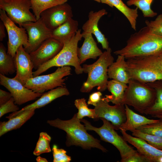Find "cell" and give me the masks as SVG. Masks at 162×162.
<instances>
[{"instance_id":"1","label":"cell","mask_w":162,"mask_h":162,"mask_svg":"<svg viewBox=\"0 0 162 162\" xmlns=\"http://www.w3.org/2000/svg\"><path fill=\"white\" fill-rule=\"evenodd\" d=\"M162 51V35L152 33L146 26L131 34L125 46L114 53L128 59L153 55Z\"/></svg>"},{"instance_id":"2","label":"cell","mask_w":162,"mask_h":162,"mask_svg":"<svg viewBox=\"0 0 162 162\" xmlns=\"http://www.w3.org/2000/svg\"><path fill=\"white\" fill-rule=\"evenodd\" d=\"M77 114L70 119L63 120L58 118L48 120L47 123L50 125L64 130L66 133V145L67 147L75 146L83 149L96 148L104 152L107 150L100 143V141L88 134L84 125L80 123Z\"/></svg>"},{"instance_id":"3","label":"cell","mask_w":162,"mask_h":162,"mask_svg":"<svg viewBox=\"0 0 162 162\" xmlns=\"http://www.w3.org/2000/svg\"><path fill=\"white\" fill-rule=\"evenodd\" d=\"M111 52V49L109 47L103 52L95 62L83 65V72L87 74L88 76L86 81L83 83L80 88L81 92H89L96 86L97 90L101 92L106 90L108 78V68L114 60Z\"/></svg>"},{"instance_id":"4","label":"cell","mask_w":162,"mask_h":162,"mask_svg":"<svg viewBox=\"0 0 162 162\" xmlns=\"http://www.w3.org/2000/svg\"><path fill=\"white\" fill-rule=\"evenodd\" d=\"M82 37L81 31L78 29L69 41L64 44L62 49L55 57L33 72V77L39 75L53 67L72 66L75 68L76 74H82L83 68L80 65L77 52L78 44Z\"/></svg>"},{"instance_id":"5","label":"cell","mask_w":162,"mask_h":162,"mask_svg":"<svg viewBox=\"0 0 162 162\" xmlns=\"http://www.w3.org/2000/svg\"><path fill=\"white\" fill-rule=\"evenodd\" d=\"M156 97L155 90L147 83L130 79L122 104L132 106L138 112L143 114L154 104Z\"/></svg>"},{"instance_id":"6","label":"cell","mask_w":162,"mask_h":162,"mask_svg":"<svg viewBox=\"0 0 162 162\" xmlns=\"http://www.w3.org/2000/svg\"><path fill=\"white\" fill-rule=\"evenodd\" d=\"M127 59L126 69L130 79L145 83L162 80V70L154 65L152 55Z\"/></svg>"},{"instance_id":"7","label":"cell","mask_w":162,"mask_h":162,"mask_svg":"<svg viewBox=\"0 0 162 162\" xmlns=\"http://www.w3.org/2000/svg\"><path fill=\"white\" fill-rule=\"evenodd\" d=\"M103 122L100 127L97 128L92 126L87 120L80 119L83 122L87 130H93L100 136V139L105 142L110 143L115 146L118 150L121 159L128 156L135 151L128 145L123 136L119 135L109 121L103 118H100Z\"/></svg>"},{"instance_id":"8","label":"cell","mask_w":162,"mask_h":162,"mask_svg":"<svg viewBox=\"0 0 162 162\" xmlns=\"http://www.w3.org/2000/svg\"><path fill=\"white\" fill-rule=\"evenodd\" d=\"M71 70L69 66L58 67L52 73L38 75L28 80L24 86L35 92L40 93L58 87H65L66 78L64 77L70 75Z\"/></svg>"},{"instance_id":"9","label":"cell","mask_w":162,"mask_h":162,"mask_svg":"<svg viewBox=\"0 0 162 162\" xmlns=\"http://www.w3.org/2000/svg\"><path fill=\"white\" fill-rule=\"evenodd\" d=\"M30 0H0V9L4 10L10 19L22 27L27 22H36L35 16L30 11Z\"/></svg>"},{"instance_id":"10","label":"cell","mask_w":162,"mask_h":162,"mask_svg":"<svg viewBox=\"0 0 162 162\" xmlns=\"http://www.w3.org/2000/svg\"><path fill=\"white\" fill-rule=\"evenodd\" d=\"M0 18L4 23L8 35L7 53L14 58L18 47L22 45L24 49L28 46V35L25 28L18 27L6 14L5 11L0 9Z\"/></svg>"},{"instance_id":"11","label":"cell","mask_w":162,"mask_h":162,"mask_svg":"<svg viewBox=\"0 0 162 162\" xmlns=\"http://www.w3.org/2000/svg\"><path fill=\"white\" fill-rule=\"evenodd\" d=\"M102 98L94 109L97 118H103L111 122L116 130H120L126 120L124 105H110Z\"/></svg>"},{"instance_id":"12","label":"cell","mask_w":162,"mask_h":162,"mask_svg":"<svg viewBox=\"0 0 162 162\" xmlns=\"http://www.w3.org/2000/svg\"><path fill=\"white\" fill-rule=\"evenodd\" d=\"M27 31L28 46L24 49L29 53L36 50L46 40L51 37L52 30L48 28L40 17L36 21L27 22L22 24Z\"/></svg>"},{"instance_id":"13","label":"cell","mask_w":162,"mask_h":162,"mask_svg":"<svg viewBox=\"0 0 162 162\" xmlns=\"http://www.w3.org/2000/svg\"><path fill=\"white\" fill-rule=\"evenodd\" d=\"M0 85L11 93L15 104L21 105L40 98L43 93H38L25 87L20 82L14 78H9L0 74Z\"/></svg>"},{"instance_id":"14","label":"cell","mask_w":162,"mask_h":162,"mask_svg":"<svg viewBox=\"0 0 162 162\" xmlns=\"http://www.w3.org/2000/svg\"><path fill=\"white\" fill-rule=\"evenodd\" d=\"M63 46L64 43L52 37L45 41L36 50L29 53L34 68L37 70L41 65L53 58Z\"/></svg>"},{"instance_id":"15","label":"cell","mask_w":162,"mask_h":162,"mask_svg":"<svg viewBox=\"0 0 162 162\" xmlns=\"http://www.w3.org/2000/svg\"><path fill=\"white\" fill-rule=\"evenodd\" d=\"M73 16L72 8L67 2L49 8L40 15L46 26L52 30Z\"/></svg>"},{"instance_id":"16","label":"cell","mask_w":162,"mask_h":162,"mask_svg":"<svg viewBox=\"0 0 162 162\" xmlns=\"http://www.w3.org/2000/svg\"><path fill=\"white\" fill-rule=\"evenodd\" d=\"M14 59L16 74L13 78L24 86L28 80L33 77V64L29 54L25 51L22 45L17 49Z\"/></svg>"},{"instance_id":"17","label":"cell","mask_w":162,"mask_h":162,"mask_svg":"<svg viewBox=\"0 0 162 162\" xmlns=\"http://www.w3.org/2000/svg\"><path fill=\"white\" fill-rule=\"evenodd\" d=\"M120 130L124 139L135 147L139 152L148 158L151 162H158L162 157V150L151 146L142 138L132 136L124 130Z\"/></svg>"},{"instance_id":"18","label":"cell","mask_w":162,"mask_h":162,"mask_svg":"<svg viewBox=\"0 0 162 162\" xmlns=\"http://www.w3.org/2000/svg\"><path fill=\"white\" fill-rule=\"evenodd\" d=\"M107 12L104 9L94 12L90 11L88 15V20L82 26L83 32L90 33L95 36L98 43H100L104 49L109 48L107 39L101 32L98 27V22L103 16L106 15Z\"/></svg>"},{"instance_id":"19","label":"cell","mask_w":162,"mask_h":162,"mask_svg":"<svg viewBox=\"0 0 162 162\" xmlns=\"http://www.w3.org/2000/svg\"><path fill=\"white\" fill-rule=\"evenodd\" d=\"M70 92L65 87H58L51 90L43 95L33 103L28 105L15 112H12L6 117L8 119L17 116L23 112L28 110L38 109L44 107L55 99L64 95H68Z\"/></svg>"},{"instance_id":"20","label":"cell","mask_w":162,"mask_h":162,"mask_svg":"<svg viewBox=\"0 0 162 162\" xmlns=\"http://www.w3.org/2000/svg\"><path fill=\"white\" fill-rule=\"evenodd\" d=\"M82 37L84 38L83 44L80 48L78 47L77 55L80 64L87 59H96L103 53L97 46V44L90 33H82Z\"/></svg>"},{"instance_id":"21","label":"cell","mask_w":162,"mask_h":162,"mask_svg":"<svg viewBox=\"0 0 162 162\" xmlns=\"http://www.w3.org/2000/svg\"><path fill=\"white\" fill-rule=\"evenodd\" d=\"M126 120L122 125L120 129L132 131L137 129L140 127L145 124L158 122V120L148 119L146 117L136 113L129 108L127 105H124Z\"/></svg>"},{"instance_id":"22","label":"cell","mask_w":162,"mask_h":162,"mask_svg":"<svg viewBox=\"0 0 162 162\" xmlns=\"http://www.w3.org/2000/svg\"><path fill=\"white\" fill-rule=\"evenodd\" d=\"M78 23L70 18L67 21L52 30L51 37L64 43L68 42L78 30Z\"/></svg>"},{"instance_id":"23","label":"cell","mask_w":162,"mask_h":162,"mask_svg":"<svg viewBox=\"0 0 162 162\" xmlns=\"http://www.w3.org/2000/svg\"><path fill=\"white\" fill-rule=\"evenodd\" d=\"M125 57L118 55L115 62L108 67L107 74L108 78L128 84L130 79L127 71Z\"/></svg>"},{"instance_id":"24","label":"cell","mask_w":162,"mask_h":162,"mask_svg":"<svg viewBox=\"0 0 162 162\" xmlns=\"http://www.w3.org/2000/svg\"><path fill=\"white\" fill-rule=\"evenodd\" d=\"M35 109L25 110L19 115L0 123V136L20 128L34 114Z\"/></svg>"},{"instance_id":"25","label":"cell","mask_w":162,"mask_h":162,"mask_svg":"<svg viewBox=\"0 0 162 162\" xmlns=\"http://www.w3.org/2000/svg\"><path fill=\"white\" fill-rule=\"evenodd\" d=\"M100 2L106 4L110 7H114L120 11L129 21L131 28L136 31L137 20L138 16V8H131L124 4L122 0H100Z\"/></svg>"},{"instance_id":"26","label":"cell","mask_w":162,"mask_h":162,"mask_svg":"<svg viewBox=\"0 0 162 162\" xmlns=\"http://www.w3.org/2000/svg\"><path fill=\"white\" fill-rule=\"evenodd\" d=\"M128 84L112 79L108 81L107 88L111 93L106 95L104 99L108 102H111L115 105L122 104L125 92Z\"/></svg>"},{"instance_id":"27","label":"cell","mask_w":162,"mask_h":162,"mask_svg":"<svg viewBox=\"0 0 162 162\" xmlns=\"http://www.w3.org/2000/svg\"><path fill=\"white\" fill-rule=\"evenodd\" d=\"M147 83L155 90L156 97L153 105L146 110L143 114L154 117L162 116V80Z\"/></svg>"},{"instance_id":"28","label":"cell","mask_w":162,"mask_h":162,"mask_svg":"<svg viewBox=\"0 0 162 162\" xmlns=\"http://www.w3.org/2000/svg\"><path fill=\"white\" fill-rule=\"evenodd\" d=\"M16 71L14 58L6 52L3 44L0 43V74H12Z\"/></svg>"},{"instance_id":"29","label":"cell","mask_w":162,"mask_h":162,"mask_svg":"<svg viewBox=\"0 0 162 162\" xmlns=\"http://www.w3.org/2000/svg\"><path fill=\"white\" fill-rule=\"evenodd\" d=\"M68 0H30L31 9L37 20L44 10L57 5L67 2Z\"/></svg>"},{"instance_id":"30","label":"cell","mask_w":162,"mask_h":162,"mask_svg":"<svg viewBox=\"0 0 162 162\" xmlns=\"http://www.w3.org/2000/svg\"><path fill=\"white\" fill-rule=\"evenodd\" d=\"M154 0H128L126 4L128 6L134 5L141 10L144 17H153L157 15L151 8V4Z\"/></svg>"},{"instance_id":"31","label":"cell","mask_w":162,"mask_h":162,"mask_svg":"<svg viewBox=\"0 0 162 162\" xmlns=\"http://www.w3.org/2000/svg\"><path fill=\"white\" fill-rule=\"evenodd\" d=\"M51 139V136L46 132H40L33 152V154L38 156L42 154L50 152L51 150L50 146V142Z\"/></svg>"},{"instance_id":"32","label":"cell","mask_w":162,"mask_h":162,"mask_svg":"<svg viewBox=\"0 0 162 162\" xmlns=\"http://www.w3.org/2000/svg\"><path fill=\"white\" fill-rule=\"evenodd\" d=\"M74 105L78 109V112L76 114L78 118L80 119H82L85 116L97 119L94 109L88 108L84 98L76 100L74 101Z\"/></svg>"},{"instance_id":"33","label":"cell","mask_w":162,"mask_h":162,"mask_svg":"<svg viewBox=\"0 0 162 162\" xmlns=\"http://www.w3.org/2000/svg\"><path fill=\"white\" fill-rule=\"evenodd\" d=\"M131 132L133 136L142 138L151 146L162 150V137L145 134L137 129L134 130Z\"/></svg>"},{"instance_id":"34","label":"cell","mask_w":162,"mask_h":162,"mask_svg":"<svg viewBox=\"0 0 162 162\" xmlns=\"http://www.w3.org/2000/svg\"><path fill=\"white\" fill-rule=\"evenodd\" d=\"M137 129L147 134L162 137V118L155 122L141 126Z\"/></svg>"},{"instance_id":"35","label":"cell","mask_w":162,"mask_h":162,"mask_svg":"<svg viewBox=\"0 0 162 162\" xmlns=\"http://www.w3.org/2000/svg\"><path fill=\"white\" fill-rule=\"evenodd\" d=\"M53 162H69L71 158L67 154V152L64 149L58 148L56 145H53L52 148Z\"/></svg>"},{"instance_id":"36","label":"cell","mask_w":162,"mask_h":162,"mask_svg":"<svg viewBox=\"0 0 162 162\" xmlns=\"http://www.w3.org/2000/svg\"><path fill=\"white\" fill-rule=\"evenodd\" d=\"M145 23L152 33L162 35V14L159 15L154 20H146Z\"/></svg>"},{"instance_id":"37","label":"cell","mask_w":162,"mask_h":162,"mask_svg":"<svg viewBox=\"0 0 162 162\" xmlns=\"http://www.w3.org/2000/svg\"><path fill=\"white\" fill-rule=\"evenodd\" d=\"M121 162H151L145 156L136 150L128 156L121 159Z\"/></svg>"},{"instance_id":"38","label":"cell","mask_w":162,"mask_h":162,"mask_svg":"<svg viewBox=\"0 0 162 162\" xmlns=\"http://www.w3.org/2000/svg\"><path fill=\"white\" fill-rule=\"evenodd\" d=\"M19 108L15 104L14 98L12 97L4 104L0 106V117L10 112H15L19 110Z\"/></svg>"},{"instance_id":"39","label":"cell","mask_w":162,"mask_h":162,"mask_svg":"<svg viewBox=\"0 0 162 162\" xmlns=\"http://www.w3.org/2000/svg\"><path fill=\"white\" fill-rule=\"evenodd\" d=\"M102 95L101 92L99 91L92 93L89 95L87 102L88 104L93 105L95 106H96L102 98Z\"/></svg>"},{"instance_id":"40","label":"cell","mask_w":162,"mask_h":162,"mask_svg":"<svg viewBox=\"0 0 162 162\" xmlns=\"http://www.w3.org/2000/svg\"><path fill=\"white\" fill-rule=\"evenodd\" d=\"M152 57L154 65L158 68L162 70V51Z\"/></svg>"},{"instance_id":"41","label":"cell","mask_w":162,"mask_h":162,"mask_svg":"<svg viewBox=\"0 0 162 162\" xmlns=\"http://www.w3.org/2000/svg\"><path fill=\"white\" fill-rule=\"evenodd\" d=\"M11 93L1 89H0V106L9 101L12 97Z\"/></svg>"},{"instance_id":"42","label":"cell","mask_w":162,"mask_h":162,"mask_svg":"<svg viewBox=\"0 0 162 162\" xmlns=\"http://www.w3.org/2000/svg\"><path fill=\"white\" fill-rule=\"evenodd\" d=\"M5 26L3 22L1 20L0 21V41L3 40L4 38L6 37L5 31Z\"/></svg>"},{"instance_id":"43","label":"cell","mask_w":162,"mask_h":162,"mask_svg":"<svg viewBox=\"0 0 162 162\" xmlns=\"http://www.w3.org/2000/svg\"><path fill=\"white\" fill-rule=\"evenodd\" d=\"M36 160L37 162H48V161L45 158H42L40 156L37 157Z\"/></svg>"},{"instance_id":"44","label":"cell","mask_w":162,"mask_h":162,"mask_svg":"<svg viewBox=\"0 0 162 162\" xmlns=\"http://www.w3.org/2000/svg\"><path fill=\"white\" fill-rule=\"evenodd\" d=\"M155 118H162V116H157L155 117Z\"/></svg>"},{"instance_id":"45","label":"cell","mask_w":162,"mask_h":162,"mask_svg":"<svg viewBox=\"0 0 162 162\" xmlns=\"http://www.w3.org/2000/svg\"><path fill=\"white\" fill-rule=\"evenodd\" d=\"M98 2H99V3H100V0H94Z\"/></svg>"}]
</instances>
